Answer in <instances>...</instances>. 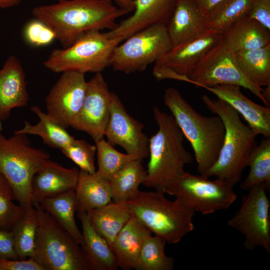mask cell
I'll list each match as a JSON object with an SVG mask.
<instances>
[{"label": "cell", "mask_w": 270, "mask_h": 270, "mask_svg": "<svg viewBox=\"0 0 270 270\" xmlns=\"http://www.w3.org/2000/svg\"><path fill=\"white\" fill-rule=\"evenodd\" d=\"M80 170L76 167L68 168L58 163L46 160L34 175L32 184L31 200L40 202L46 198L66 191L75 190Z\"/></svg>", "instance_id": "ffe728a7"}, {"label": "cell", "mask_w": 270, "mask_h": 270, "mask_svg": "<svg viewBox=\"0 0 270 270\" xmlns=\"http://www.w3.org/2000/svg\"><path fill=\"white\" fill-rule=\"evenodd\" d=\"M142 162L139 160L128 162L110 180L114 202H128L139 193V187L143 184L147 175Z\"/></svg>", "instance_id": "f1b7e54d"}, {"label": "cell", "mask_w": 270, "mask_h": 270, "mask_svg": "<svg viewBox=\"0 0 270 270\" xmlns=\"http://www.w3.org/2000/svg\"><path fill=\"white\" fill-rule=\"evenodd\" d=\"M29 100L23 67L19 59L11 55L0 69V132L1 121L8 118L13 109L27 106Z\"/></svg>", "instance_id": "d6986e66"}, {"label": "cell", "mask_w": 270, "mask_h": 270, "mask_svg": "<svg viewBox=\"0 0 270 270\" xmlns=\"http://www.w3.org/2000/svg\"><path fill=\"white\" fill-rule=\"evenodd\" d=\"M152 234L134 216L127 222L111 246L118 268L124 270L134 269L141 248Z\"/></svg>", "instance_id": "cb8c5ba5"}, {"label": "cell", "mask_w": 270, "mask_h": 270, "mask_svg": "<svg viewBox=\"0 0 270 270\" xmlns=\"http://www.w3.org/2000/svg\"><path fill=\"white\" fill-rule=\"evenodd\" d=\"M60 150L66 157L75 163L80 170L90 174L96 173V145H92L84 139H75L72 144Z\"/></svg>", "instance_id": "8d00e7d4"}, {"label": "cell", "mask_w": 270, "mask_h": 270, "mask_svg": "<svg viewBox=\"0 0 270 270\" xmlns=\"http://www.w3.org/2000/svg\"><path fill=\"white\" fill-rule=\"evenodd\" d=\"M24 36L26 41L34 46H46L56 39L53 30L36 18L26 24L24 30Z\"/></svg>", "instance_id": "74e56055"}, {"label": "cell", "mask_w": 270, "mask_h": 270, "mask_svg": "<svg viewBox=\"0 0 270 270\" xmlns=\"http://www.w3.org/2000/svg\"><path fill=\"white\" fill-rule=\"evenodd\" d=\"M223 32L208 28L200 34L172 46L155 62L152 74L158 80L188 82L204 56L222 38Z\"/></svg>", "instance_id": "4fadbf2b"}, {"label": "cell", "mask_w": 270, "mask_h": 270, "mask_svg": "<svg viewBox=\"0 0 270 270\" xmlns=\"http://www.w3.org/2000/svg\"><path fill=\"white\" fill-rule=\"evenodd\" d=\"M164 104L191 144L197 162V169L203 174L216 161L222 147L225 127L218 115L207 116L198 113L176 88H167Z\"/></svg>", "instance_id": "277c9868"}, {"label": "cell", "mask_w": 270, "mask_h": 270, "mask_svg": "<svg viewBox=\"0 0 270 270\" xmlns=\"http://www.w3.org/2000/svg\"><path fill=\"white\" fill-rule=\"evenodd\" d=\"M248 16L270 30V0H257Z\"/></svg>", "instance_id": "f35d334b"}, {"label": "cell", "mask_w": 270, "mask_h": 270, "mask_svg": "<svg viewBox=\"0 0 270 270\" xmlns=\"http://www.w3.org/2000/svg\"><path fill=\"white\" fill-rule=\"evenodd\" d=\"M262 96L264 100V103L266 106L270 107V84L266 86L262 91Z\"/></svg>", "instance_id": "ee69618b"}, {"label": "cell", "mask_w": 270, "mask_h": 270, "mask_svg": "<svg viewBox=\"0 0 270 270\" xmlns=\"http://www.w3.org/2000/svg\"><path fill=\"white\" fill-rule=\"evenodd\" d=\"M75 193L78 209L86 212L103 206L112 199L108 181L96 172L90 174L80 170Z\"/></svg>", "instance_id": "4316f807"}, {"label": "cell", "mask_w": 270, "mask_h": 270, "mask_svg": "<svg viewBox=\"0 0 270 270\" xmlns=\"http://www.w3.org/2000/svg\"><path fill=\"white\" fill-rule=\"evenodd\" d=\"M21 0H0V8H4L18 4Z\"/></svg>", "instance_id": "f6af8a7d"}, {"label": "cell", "mask_w": 270, "mask_h": 270, "mask_svg": "<svg viewBox=\"0 0 270 270\" xmlns=\"http://www.w3.org/2000/svg\"><path fill=\"white\" fill-rule=\"evenodd\" d=\"M217 98L232 106L257 134L270 137V108L260 105L247 98L240 86L232 84L202 86Z\"/></svg>", "instance_id": "ac0fdd59"}, {"label": "cell", "mask_w": 270, "mask_h": 270, "mask_svg": "<svg viewBox=\"0 0 270 270\" xmlns=\"http://www.w3.org/2000/svg\"><path fill=\"white\" fill-rule=\"evenodd\" d=\"M40 203L43 208L82 246V234L78 230L75 220V213L79 208L75 190L46 198Z\"/></svg>", "instance_id": "484cf974"}, {"label": "cell", "mask_w": 270, "mask_h": 270, "mask_svg": "<svg viewBox=\"0 0 270 270\" xmlns=\"http://www.w3.org/2000/svg\"><path fill=\"white\" fill-rule=\"evenodd\" d=\"M38 214L35 208L26 210L23 216L12 227L14 246L20 260L31 258L35 250Z\"/></svg>", "instance_id": "4dcf8cb0"}, {"label": "cell", "mask_w": 270, "mask_h": 270, "mask_svg": "<svg viewBox=\"0 0 270 270\" xmlns=\"http://www.w3.org/2000/svg\"><path fill=\"white\" fill-rule=\"evenodd\" d=\"M153 112L158 130L149 138V161L143 184L164 194L193 158L184 145V136L174 116L156 106Z\"/></svg>", "instance_id": "7a4b0ae2"}, {"label": "cell", "mask_w": 270, "mask_h": 270, "mask_svg": "<svg viewBox=\"0 0 270 270\" xmlns=\"http://www.w3.org/2000/svg\"><path fill=\"white\" fill-rule=\"evenodd\" d=\"M234 55L238 68L248 80L261 87L270 84V44Z\"/></svg>", "instance_id": "f546056e"}, {"label": "cell", "mask_w": 270, "mask_h": 270, "mask_svg": "<svg viewBox=\"0 0 270 270\" xmlns=\"http://www.w3.org/2000/svg\"><path fill=\"white\" fill-rule=\"evenodd\" d=\"M247 166L250 172L244 180L240 184V188L248 190L252 186L264 183L268 191L270 189V138H264L260 144L252 151L248 158Z\"/></svg>", "instance_id": "d6a6232c"}, {"label": "cell", "mask_w": 270, "mask_h": 270, "mask_svg": "<svg viewBox=\"0 0 270 270\" xmlns=\"http://www.w3.org/2000/svg\"><path fill=\"white\" fill-rule=\"evenodd\" d=\"M38 214L34 252L32 258L45 270H89L81 246L42 207Z\"/></svg>", "instance_id": "52a82bcc"}, {"label": "cell", "mask_w": 270, "mask_h": 270, "mask_svg": "<svg viewBox=\"0 0 270 270\" xmlns=\"http://www.w3.org/2000/svg\"></svg>", "instance_id": "bcb514c9"}, {"label": "cell", "mask_w": 270, "mask_h": 270, "mask_svg": "<svg viewBox=\"0 0 270 270\" xmlns=\"http://www.w3.org/2000/svg\"><path fill=\"white\" fill-rule=\"evenodd\" d=\"M112 93L101 72L87 82L82 106L70 126L85 132L96 142L104 138L110 116Z\"/></svg>", "instance_id": "5bb4252c"}, {"label": "cell", "mask_w": 270, "mask_h": 270, "mask_svg": "<svg viewBox=\"0 0 270 270\" xmlns=\"http://www.w3.org/2000/svg\"><path fill=\"white\" fill-rule=\"evenodd\" d=\"M0 270H45L32 258L28 260L0 258Z\"/></svg>", "instance_id": "ab89813d"}, {"label": "cell", "mask_w": 270, "mask_h": 270, "mask_svg": "<svg viewBox=\"0 0 270 270\" xmlns=\"http://www.w3.org/2000/svg\"><path fill=\"white\" fill-rule=\"evenodd\" d=\"M12 188L4 176L0 173V229L10 230L24 216L25 210L12 202Z\"/></svg>", "instance_id": "d590c367"}, {"label": "cell", "mask_w": 270, "mask_h": 270, "mask_svg": "<svg viewBox=\"0 0 270 270\" xmlns=\"http://www.w3.org/2000/svg\"><path fill=\"white\" fill-rule=\"evenodd\" d=\"M126 40L114 50L110 66L126 74L144 71L172 47L164 24L150 26Z\"/></svg>", "instance_id": "30bf717a"}, {"label": "cell", "mask_w": 270, "mask_h": 270, "mask_svg": "<svg viewBox=\"0 0 270 270\" xmlns=\"http://www.w3.org/2000/svg\"><path fill=\"white\" fill-rule=\"evenodd\" d=\"M206 108L218 116L225 127L224 142L214 164L202 175L216 177L234 186L242 178L252 151L256 146L257 134L242 121L240 114L229 104L217 98L203 95Z\"/></svg>", "instance_id": "3957f363"}, {"label": "cell", "mask_w": 270, "mask_h": 270, "mask_svg": "<svg viewBox=\"0 0 270 270\" xmlns=\"http://www.w3.org/2000/svg\"><path fill=\"white\" fill-rule=\"evenodd\" d=\"M30 109L38 116L39 122L33 125L24 120L23 128L14 132L38 136L45 144L50 148L60 150L75 140L76 138L68 133L66 128L50 118L38 106H32Z\"/></svg>", "instance_id": "83f0119b"}, {"label": "cell", "mask_w": 270, "mask_h": 270, "mask_svg": "<svg viewBox=\"0 0 270 270\" xmlns=\"http://www.w3.org/2000/svg\"><path fill=\"white\" fill-rule=\"evenodd\" d=\"M86 213L93 228L110 248L118 234L132 217L127 202H110Z\"/></svg>", "instance_id": "d4e9b609"}, {"label": "cell", "mask_w": 270, "mask_h": 270, "mask_svg": "<svg viewBox=\"0 0 270 270\" xmlns=\"http://www.w3.org/2000/svg\"><path fill=\"white\" fill-rule=\"evenodd\" d=\"M166 242L150 235L145 240L136 262V270H172L174 259L165 254Z\"/></svg>", "instance_id": "836d02e7"}, {"label": "cell", "mask_w": 270, "mask_h": 270, "mask_svg": "<svg viewBox=\"0 0 270 270\" xmlns=\"http://www.w3.org/2000/svg\"><path fill=\"white\" fill-rule=\"evenodd\" d=\"M0 258L18 259L10 230L0 229Z\"/></svg>", "instance_id": "60d3db41"}, {"label": "cell", "mask_w": 270, "mask_h": 270, "mask_svg": "<svg viewBox=\"0 0 270 270\" xmlns=\"http://www.w3.org/2000/svg\"><path fill=\"white\" fill-rule=\"evenodd\" d=\"M206 16L217 4L222 0H193Z\"/></svg>", "instance_id": "b9f144b4"}, {"label": "cell", "mask_w": 270, "mask_h": 270, "mask_svg": "<svg viewBox=\"0 0 270 270\" xmlns=\"http://www.w3.org/2000/svg\"><path fill=\"white\" fill-rule=\"evenodd\" d=\"M128 13L111 0H58L32 10L34 18L53 30L63 48L71 46L87 31L114 30L116 20Z\"/></svg>", "instance_id": "6da1fadb"}, {"label": "cell", "mask_w": 270, "mask_h": 270, "mask_svg": "<svg viewBox=\"0 0 270 270\" xmlns=\"http://www.w3.org/2000/svg\"><path fill=\"white\" fill-rule=\"evenodd\" d=\"M221 40L234 52L270 44V30L248 16L236 20L223 32Z\"/></svg>", "instance_id": "7402d4cb"}, {"label": "cell", "mask_w": 270, "mask_h": 270, "mask_svg": "<svg viewBox=\"0 0 270 270\" xmlns=\"http://www.w3.org/2000/svg\"><path fill=\"white\" fill-rule=\"evenodd\" d=\"M122 40L106 32L90 30L82 34L70 46L54 49L44 66L55 73L76 72H101L110 66L115 48Z\"/></svg>", "instance_id": "ba28073f"}, {"label": "cell", "mask_w": 270, "mask_h": 270, "mask_svg": "<svg viewBox=\"0 0 270 270\" xmlns=\"http://www.w3.org/2000/svg\"><path fill=\"white\" fill-rule=\"evenodd\" d=\"M81 222L82 246L89 270H116L118 268L114 254L106 240L92 226L86 212L77 211Z\"/></svg>", "instance_id": "603a6c76"}, {"label": "cell", "mask_w": 270, "mask_h": 270, "mask_svg": "<svg viewBox=\"0 0 270 270\" xmlns=\"http://www.w3.org/2000/svg\"><path fill=\"white\" fill-rule=\"evenodd\" d=\"M86 88L85 74L62 72L46 98V114L67 129L82 106Z\"/></svg>", "instance_id": "9a60e30c"}, {"label": "cell", "mask_w": 270, "mask_h": 270, "mask_svg": "<svg viewBox=\"0 0 270 270\" xmlns=\"http://www.w3.org/2000/svg\"><path fill=\"white\" fill-rule=\"evenodd\" d=\"M257 0H222L206 16L208 27L224 32L248 15Z\"/></svg>", "instance_id": "1f68e13d"}, {"label": "cell", "mask_w": 270, "mask_h": 270, "mask_svg": "<svg viewBox=\"0 0 270 270\" xmlns=\"http://www.w3.org/2000/svg\"><path fill=\"white\" fill-rule=\"evenodd\" d=\"M134 14L108 31L110 38L122 41L137 32L154 24L166 26L176 7L177 0H134Z\"/></svg>", "instance_id": "e0dca14e"}, {"label": "cell", "mask_w": 270, "mask_h": 270, "mask_svg": "<svg viewBox=\"0 0 270 270\" xmlns=\"http://www.w3.org/2000/svg\"><path fill=\"white\" fill-rule=\"evenodd\" d=\"M228 225L242 234L248 250L260 246L270 252V202L264 183L251 187Z\"/></svg>", "instance_id": "8fae6325"}, {"label": "cell", "mask_w": 270, "mask_h": 270, "mask_svg": "<svg viewBox=\"0 0 270 270\" xmlns=\"http://www.w3.org/2000/svg\"><path fill=\"white\" fill-rule=\"evenodd\" d=\"M118 6L128 13L134 10V0H114Z\"/></svg>", "instance_id": "7bdbcfd3"}, {"label": "cell", "mask_w": 270, "mask_h": 270, "mask_svg": "<svg viewBox=\"0 0 270 270\" xmlns=\"http://www.w3.org/2000/svg\"><path fill=\"white\" fill-rule=\"evenodd\" d=\"M172 46L192 38L206 31V16L193 0H177L166 25Z\"/></svg>", "instance_id": "44dd1931"}, {"label": "cell", "mask_w": 270, "mask_h": 270, "mask_svg": "<svg viewBox=\"0 0 270 270\" xmlns=\"http://www.w3.org/2000/svg\"><path fill=\"white\" fill-rule=\"evenodd\" d=\"M144 128V124L128 113L119 97L112 92L110 116L104 132L107 141L142 160L148 156L149 140Z\"/></svg>", "instance_id": "2e32d148"}, {"label": "cell", "mask_w": 270, "mask_h": 270, "mask_svg": "<svg viewBox=\"0 0 270 270\" xmlns=\"http://www.w3.org/2000/svg\"><path fill=\"white\" fill-rule=\"evenodd\" d=\"M50 158L46 150L32 146L27 134L14 132L6 138L0 132V173L10 183L13 198L24 210L33 206V178Z\"/></svg>", "instance_id": "8992f818"}, {"label": "cell", "mask_w": 270, "mask_h": 270, "mask_svg": "<svg viewBox=\"0 0 270 270\" xmlns=\"http://www.w3.org/2000/svg\"><path fill=\"white\" fill-rule=\"evenodd\" d=\"M95 143L98 165L96 172L108 181L128 162L134 160H142L137 156L120 152L104 138Z\"/></svg>", "instance_id": "e575fe53"}, {"label": "cell", "mask_w": 270, "mask_h": 270, "mask_svg": "<svg viewBox=\"0 0 270 270\" xmlns=\"http://www.w3.org/2000/svg\"><path fill=\"white\" fill-rule=\"evenodd\" d=\"M234 186L216 178L184 171L165 190L164 194L176 197L195 212L208 214L228 208L236 200Z\"/></svg>", "instance_id": "9c48e42d"}, {"label": "cell", "mask_w": 270, "mask_h": 270, "mask_svg": "<svg viewBox=\"0 0 270 270\" xmlns=\"http://www.w3.org/2000/svg\"><path fill=\"white\" fill-rule=\"evenodd\" d=\"M164 193L140 192L127 202L132 216L166 242L176 244L194 229L195 212L178 200H170Z\"/></svg>", "instance_id": "5b68a950"}, {"label": "cell", "mask_w": 270, "mask_h": 270, "mask_svg": "<svg viewBox=\"0 0 270 270\" xmlns=\"http://www.w3.org/2000/svg\"><path fill=\"white\" fill-rule=\"evenodd\" d=\"M187 82L200 88L216 84L236 85L249 90L264 102L262 87L253 84L244 76L238 66L234 52L228 49L221 39L200 60Z\"/></svg>", "instance_id": "7c38bea8"}]
</instances>
